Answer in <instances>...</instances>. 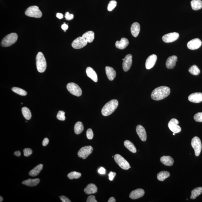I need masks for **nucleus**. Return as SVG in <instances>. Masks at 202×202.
Returning <instances> with one entry per match:
<instances>
[{"mask_svg": "<svg viewBox=\"0 0 202 202\" xmlns=\"http://www.w3.org/2000/svg\"><path fill=\"white\" fill-rule=\"evenodd\" d=\"M114 161L121 168L127 170L131 168L130 164L122 156L119 154H116L114 157Z\"/></svg>", "mask_w": 202, "mask_h": 202, "instance_id": "0eeeda50", "label": "nucleus"}, {"mask_svg": "<svg viewBox=\"0 0 202 202\" xmlns=\"http://www.w3.org/2000/svg\"><path fill=\"white\" fill-rule=\"evenodd\" d=\"M86 73L87 76L94 82L98 81V77L96 72L91 67H88L86 69Z\"/></svg>", "mask_w": 202, "mask_h": 202, "instance_id": "412c9836", "label": "nucleus"}, {"mask_svg": "<svg viewBox=\"0 0 202 202\" xmlns=\"http://www.w3.org/2000/svg\"><path fill=\"white\" fill-rule=\"evenodd\" d=\"M157 57L155 54L150 55L148 58L145 63L146 69H150L154 66L157 61Z\"/></svg>", "mask_w": 202, "mask_h": 202, "instance_id": "2eb2a0df", "label": "nucleus"}, {"mask_svg": "<svg viewBox=\"0 0 202 202\" xmlns=\"http://www.w3.org/2000/svg\"><path fill=\"white\" fill-rule=\"evenodd\" d=\"M160 161L163 164L168 166H172L174 162L173 159L169 156H162L160 158Z\"/></svg>", "mask_w": 202, "mask_h": 202, "instance_id": "4be33fe9", "label": "nucleus"}, {"mask_svg": "<svg viewBox=\"0 0 202 202\" xmlns=\"http://www.w3.org/2000/svg\"><path fill=\"white\" fill-rule=\"evenodd\" d=\"M61 200L63 202H71V201L68 198L64 196H59Z\"/></svg>", "mask_w": 202, "mask_h": 202, "instance_id": "49530a36", "label": "nucleus"}, {"mask_svg": "<svg viewBox=\"0 0 202 202\" xmlns=\"http://www.w3.org/2000/svg\"><path fill=\"white\" fill-rule=\"evenodd\" d=\"M132 64V56L130 54L126 55L124 58L122 63L123 69L125 72H127L130 69Z\"/></svg>", "mask_w": 202, "mask_h": 202, "instance_id": "ddd939ff", "label": "nucleus"}, {"mask_svg": "<svg viewBox=\"0 0 202 202\" xmlns=\"http://www.w3.org/2000/svg\"><path fill=\"white\" fill-rule=\"evenodd\" d=\"M93 150V149L91 146L83 147L78 152V156L83 159H85L92 153Z\"/></svg>", "mask_w": 202, "mask_h": 202, "instance_id": "1a4fd4ad", "label": "nucleus"}, {"mask_svg": "<svg viewBox=\"0 0 202 202\" xmlns=\"http://www.w3.org/2000/svg\"><path fill=\"white\" fill-rule=\"evenodd\" d=\"M136 132L141 141H145L147 139V134L145 128L141 125H138L136 129Z\"/></svg>", "mask_w": 202, "mask_h": 202, "instance_id": "f3484780", "label": "nucleus"}, {"mask_svg": "<svg viewBox=\"0 0 202 202\" xmlns=\"http://www.w3.org/2000/svg\"><path fill=\"white\" fill-rule=\"evenodd\" d=\"M40 182V179H30L27 180H24L22 182V184L27 186L33 187L37 185Z\"/></svg>", "mask_w": 202, "mask_h": 202, "instance_id": "a878e982", "label": "nucleus"}, {"mask_svg": "<svg viewBox=\"0 0 202 202\" xmlns=\"http://www.w3.org/2000/svg\"><path fill=\"white\" fill-rule=\"evenodd\" d=\"M179 35L176 32H173L164 35L163 36L162 40L165 43L173 42L178 39Z\"/></svg>", "mask_w": 202, "mask_h": 202, "instance_id": "f8f14e48", "label": "nucleus"}, {"mask_svg": "<svg viewBox=\"0 0 202 202\" xmlns=\"http://www.w3.org/2000/svg\"><path fill=\"white\" fill-rule=\"evenodd\" d=\"M88 42L82 37H79L73 42L72 46L74 49H81L85 47Z\"/></svg>", "mask_w": 202, "mask_h": 202, "instance_id": "9b49d317", "label": "nucleus"}, {"mask_svg": "<svg viewBox=\"0 0 202 202\" xmlns=\"http://www.w3.org/2000/svg\"><path fill=\"white\" fill-rule=\"evenodd\" d=\"M24 156L26 157H29L32 153V150L30 148H25L23 150Z\"/></svg>", "mask_w": 202, "mask_h": 202, "instance_id": "a19ab883", "label": "nucleus"}, {"mask_svg": "<svg viewBox=\"0 0 202 202\" xmlns=\"http://www.w3.org/2000/svg\"><path fill=\"white\" fill-rule=\"evenodd\" d=\"M43 167L42 164H39L29 172V175L32 177L37 176L42 169Z\"/></svg>", "mask_w": 202, "mask_h": 202, "instance_id": "cd10ccee", "label": "nucleus"}, {"mask_svg": "<svg viewBox=\"0 0 202 202\" xmlns=\"http://www.w3.org/2000/svg\"><path fill=\"white\" fill-rule=\"evenodd\" d=\"M192 9L194 10H199L202 8V1L201 0H192L191 2Z\"/></svg>", "mask_w": 202, "mask_h": 202, "instance_id": "c85d7f7f", "label": "nucleus"}, {"mask_svg": "<svg viewBox=\"0 0 202 202\" xmlns=\"http://www.w3.org/2000/svg\"><path fill=\"white\" fill-rule=\"evenodd\" d=\"M124 145L128 150L133 153H136L137 152L136 148L134 144L130 141L126 140L124 142Z\"/></svg>", "mask_w": 202, "mask_h": 202, "instance_id": "c756f323", "label": "nucleus"}, {"mask_svg": "<svg viewBox=\"0 0 202 202\" xmlns=\"http://www.w3.org/2000/svg\"><path fill=\"white\" fill-rule=\"evenodd\" d=\"M65 18L66 20H70L73 19L74 18V15L73 14H70L69 12H67L65 13Z\"/></svg>", "mask_w": 202, "mask_h": 202, "instance_id": "37998d69", "label": "nucleus"}, {"mask_svg": "<svg viewBox=\"0 0 202 202\" xmlns=\"http://www.w3.org/2000/svg\"><path fill=\"white\" fill-rule=\"evenodd\" d=\"M84 129L83 124L81 122H77L74 126V131L75 134H79L83 131Z\"/></svg>", "mask_w": 202, "mask_h": 202, "instance_id": "473e14b6", "label": "nucleus"}, {"mask_svg": "<svg viewBox=\"0 0 202 202\" xmlns=\"http://www.w3.org/2000/svg\"><path fill=\"white\" fill-rule=\"evenodd\" d=\"M56 17L57 18L59 19H61L63 18V15L62 13H57L56 14Z\"/></svg>", "mask_w": 202, "mask_h": 202, "instance_id": "3c124183", "label": "nucleus"}, {"mask_svg": "<svg viewBox=\"0 0 202 202\" xmlns=\"http://www.w3.org/2000/svg\"><path fill=\"white\" fill-rule=\"evenodd\" d=\"M88 43L93 42L94 39V33L92 31L87 32L83 34L82 36Z\"/></svg>", "mask_w": 202, "mask_h": 202, "instance_id": "bb28decb", "label": "nucleus"}, {"mask_svg": "<svg viewBox=\"0 0 202 202\" xmlns=\"http://www.w3.org/2000/svg\"><path fill=\"white\" fill-rule=\"evenodd\" d=\"M145 194V191L142 189H137L134 191H132L130 194L129 196L131 199L133 200H136L142 197Z\"/></svg>", "mask_w": 202, "mask_h": 202, "instance_id": "a211bd4d", "label": "nucleus"}, {"mask_svg": "<svg viewBox=\"0 0 202 202\" xmlns=\"http://www.w3.org/2000/svg\"><path fill=\"white\" fill-rule=\"evenodd\" d=\"M188 100L194 103H200L202 102V93H195L188 97Z\"/></svg>", "mask_w": 202, "mask_h": 202, "instance_id": "dca6fc26", "label": "nucleus"}, {"mask_svg": "<svg viewBox=\"0 0 202 202\" xmlns=\"http://www.w3.org/2000/svg\"><path fill=\"white\" fill-rule=\"evenodd\" d=\"M36 66L39 72H44L46 69L47 62L42 52H39L36 56Z\"/></svg>", "mask_w": 202, "mask_h": 202, "instance_id": "7ed1b4c3", "label": "nucleus"}, {"mask_svg": "<svg viewBox=\"0 0 202 202\" xmlns=\"http://www.w3.org/2000/svg\"><path fill=\"white\" fill-rule=\"evenodd\" d=\"M98 172L101 174H106V170L104 168L100 167L98 170Z\"/></svg>", "mask_w": 202, "mask_h": 202, "instance_id": "de8ad7c7", "label": "nucleus"}, {"mask_svg": "<svg viewBox=\"0 0 202 202\" xmlns=\"http://www.w3.org/2000/svg\"><path fill=\"white\" fill-rule=\"evenodd\" d=\"M22 112L23 115L25 119L29 120L32 117V114L30 110L26 107L22 108Z\"/></svg>", "mask_w": 202, "mask_h": 202, "instance_id": "72a5a7b5", "label": "nucleus"}, {"mask_svg": "<svg viewBox=\"0 0 202 202\" xmlns=\"http://www.w3.org/2000/svg\"><path fill=\"white\" fill-rule=\"evenodd\" d=\"M25 15L29 17L40 18L42 16V13L39 8L38 6H32L29 7L25 11Z\"/></svg>", "mask_w": 202, "mask_h": 202, "instance_id": "39448f33", "label": "nucleus"}, {"mask_svg": "<svg viewBox=\"0 0 202 202\" xmlns=\"http://www.w3.org/2000/svg\"><path fill=\"white\" fill-rule=\"evenodd\" d=\"M141 27L140 24L137 22H134L132 25L131 28V32L132 35L134 37H137L140 32Z\"/></svg>", "mask_w": 202, "mask_h": 202, "instance_id": "b1692460", "label": "nucleus"}, {"mask_svg": "<svg viewBox=\"0 0 202 202\" xmlns=\"http://www.w3.org/2000/svg\"><path fill=\"white\" fill-rule=\"evenodd\" d=\"M61 28L62 29L64 30V32H66V30L68 29V25H66L65 23H64V24H63V25H62Z\"/></svg>", "mask_w": 202, "mask_h": 202, "instance_id": "8fccbe9b", "label": "nucleus"}, {"mask_svg": "<svg viewBox=\"0 0 202 202\" xmlns=\"http://www.w3.org/2000/svg\"><path fill=\"white\" fill-rule=\"evenodd\" d=\"M87 202H97V201L95 200V196L94 195H90L88 198Z\"/></svg>", "mask_w": 202, "mask_h": 202, "instance_id": "c03bdc74", "label": "nucleus"}, {"mask_svg": "<svg viewBox=\"0 0 202 202\" xmlns=\"http://www.w3.org/2000/svg\"><path fill=\"white\" fill-rule=\"evenodd\" d=\"M179 121L177 119L173 118L168 122V127L173 133L176 134L180 133L181 131V128L179 126Z\"/></svg>", "mask_w": 202, "mask_h": 202, "instance_id": "9d476101", "label": "nucleus"}, {"mask_svg": "<svg viewBox=\"0 0 202 202\" xmlns=\"http://www.w3.org/2000/svg\"><path fill=\"white\" fill-rule=\"evenodd\" d=\"M118 106L117 100L113 99L109 101L102 108V114L104 116H108L114 112Z\"/></svg>", "mask_w": 202, "mask_h": 202, "instance_id": "f03ea898", "label": "nucleus"}, {"mask_svg": "<svg viewBox=\"0 0 202 202\" xmlns=\"http://www.w3.org/2000/svg\"><path fill=\"white\" fill-rule=\"evenodd\" d=\"M96 185L93 184H88L84 190V192L88 195L96 193L97 191Z\"/></svg>", "mask_w": 202, "mask_h": 202, "instance_id": "393cba45", "label": "nucleus"}, {"mask_svg": "<svg viewBox=\"0 0 202 202\" xmlns=\"http://www.w3.org/2000/svg\"><path fill=\"white\" fill-rule=\"evenodd\" d=\"M129 41L127 39L123 37L120 41H117L115 43V46L117 48L121 49H124L129 44Z\"/></svg>", "mask_w": 202, "mask_h": 202, "instance_id": "aec40b11", "label": "nucleus"}, {"mask_svg": "<svg viewBox=\"0 0 202 202\" xmlns=\"http://www.w3.org/2000/svg\"><path fill=\"white\" fill-rule=\"evenodd\" d=\"M117 2L114 0H112L109 2L107 6V9L109 11H111L114 9L115 7L117 6Z\"/></svg>", "mask_w": 202, "mask_h": 202, "instance_id": "4c0bfd02", "label": "nucleus"}, {"mask_svg": "<svg viewBox=\"0 0 202 202\" xmlns=\"http://www.w3.org/2000/svg\"><path fill=\"white\" fill-rule=\"evenodd\" d=\"M81 176V174L79 172H72L69 174L67 175V177L70 179L72 180L73 179H78Z\"/></svg>", "mask_w": 202, "mask_h": 202, "instance_id": "e433bc0d", "label": "nucleus"}, {"mask_svg": "<svg viewBox=\"0 0 202 202\" xmlns=\"http://www.w3.org/2000/svg\"><path fill=\"white\" fill-rule=\"evenodd\" d=\"M0 199H1V200H0V202H2L3 200V198L2 197V196H0Z\"/></svg>", "mask_w": 202, "mask_h": 202, "instance_id": "5fc2aeb1", "label": "nucleus"}, {"mask_svg": "<svg viewBox=\"0 0 202 202\" xmlns=\"http://www.w3.org/2000/svg\"><path fill=\"white\" fill-rule=\"evenodd\" d=\"M105 71L106 75L109 80L111 81L114 80L116 76V72L114 69L109 66H106Z\"/></svg>", "mask_w": 202, "mask_h": 202, "instance_id": "5701e85b", "label": "nucleus"}, {"mask_svg": "<svg viewBox=\"0 0 202 202\" xmlns=\"http://www.w3.org/2000/svg\"><path fill=\"white\" fill-rule=\"evenodd\" d=\"M170 89L166 86L157 88L152 93V99L155 100H160L165 99L170 93Z\"/></svg>", "mask_w": 202, "mask_h": 202, "instance_id": "f257e3e1", "label": "nucleus"}, {"mask_svg": "<svg viewBox=\"0 0 202 202\" xmlns=\"http://www.w3.org/2000/svg\"><path fill=\"white\" fill-rule=\"evenodd\" d=\"M57 118L59 120L62 121L65 120L66 119L65 112L64 111H62V110L59 111L57 115Z\"/></svg>", "mask_w": 202, "mask_h": 202, "instance_id": "58836bf2", "label": "nucleus"}, {"mask_svg": "<svg viewBox=\"0 0 202 202\" xmlns=\"http://www.w3.org/2000/svg\"><path fill=\"white\" fill-rule=\"evenodd\" d=\"M116 175V173L115 172H110V173L109 174L108 176L109 177V179L110 181H112L114 178V177Z\"/></svg>", "mask_w": 202, "mask_h": 202, "instance_id": "a18cd8bd", "label": "nucleus"}, {"mask_svg": "<svg viewBox=\"0 0 202 202\" xmlns=\"http://www.w3.org/2000/svg\"><path fill=\"white\" fill-rule=\"evenodd\" d=\"M202 193V187H199L195 188L191 191V199H195Z\"/></svg>", "mask_w": 202, "mask_h": 202, "instance_id": "7c9ffc66", "label": "nucleus"}, {"mask_svg": "<svg viewBox=\"0 0 202 202\" xmlns=\"http://www.w3.org/2000/svg\"><path fill=\"white\" fill-rule=\"evenodd\" d=\"M177 61V57L176 56H172L168 57L166 61V66L168 69H172L174 68Z\"/></svg>", "mask_w": 202, "mask_h": 202, "instance_id": "6ab92c4d", "label": "nucleus"}, {"mask_svg": "<svg viewBox=\"0 0 202 202\" xmlns=\"http://www.w3.org/2000/svg\"><path fill=\"white\" fill-rule=\"evenodd\" d=\"M14 154L17 157H20L21 155V153L20 151H17L15 152Z\"/></svg>", "mask_w": 202, "mask_h": 202, "instance_id": "603ef678", "label": "nucleus"}, {"mask_svg": "<svg viewBox=\"0 0 202 202\" xmlns=\"http://www.w3.org/2000/svg\"><path fill=\"white\" fill-rule=\"evenodd\" d=\"M191 144L194 150L195 156L198 157L202 150V143L200 138L197 136L193 137L191 141Z\"/></svg>", "mask_w": 202, "mask_h": 202, "instance_id": "423d86ee", "label": "nucleus"}, {"mask_svg": "<svg viewBox=\"0 0 202 202\" xmlns=\"http://www.w3.org/2000/svg\"><path fill=\"white\" fill-rule=\"evenodd\" d=\"M189 72L192 75H198L200 73V71L197 66L194 65L189 69Z\"/></svg>", "mask_w": 202, "mask_h": 202, "instance_id": "c9c22d12", "label": "nucleus"}, {"mask_svg": "<svg viewBox=\"0 0 202 202\" xmlns=\"http://www.w3.org/2000/svg\"><path fill=\"white\" fill-rule=\"evenodd\" d=\"M116 200L114 197H112L110 198L109 200L108 201V202H115Z\"/></svg>", "mask_w": 202, "mask_h": 202, "instance_id": "864d4df0", "label": "nucleus"}, {"mask_svg": "<svg viewBox=\"0 0 202 202\" xmlns=\"http://www.w3.org/2000/svg\"><path fill=\"white\" fill-rule=\"evenodd\" d=\"M202 45V42L198 38H195L189 42L187 44V47L189 49L195 50L198 49Z\"/></svg>", "mask_w": 202, "mask_h": 202, "instance_id": "4468645a", "label": "nucleus"}, {"mask_svg": "<svg viewBox=\"0 0 202 202\" xmlns=\"http://www.w3.org/2000/svg\"><path fill=\"white\" fill-rule=\"evenodd\" d=\"M173 135L174 136L175 135V133H173Z\"/></svg>", "mask_w": 202, "mask_h": 202, "instance_id": "6e6d98bb", "label": "nucleus"}, {"mask_svg": "<svg viewBox=\"0 0 202 202\" xmlns=\"http://www.w3.org/2000/svg\"><path fill=\"white\" fill-rule=\"evenodd\" d=\"M18 39V35L17 33H12L8 35L2 40L1 45L2 47L10 46L16 42Z\"/></svg>", "mask_w": 202, "mask_h": 202, "instance_id": "20e7f679", "label": "nucleus"}, {"mask_svg": "<svg viewBox=\"0 0 202 202\" xmlns=\"http://www.w3.org/2000/svg\"><path fill=\"white\" fill-rule=\"evenodd\" d=\"M12 90L13 92L18 94V95H21V96H25L27 94L26 91L20 88L13 87L12 88Z\"/></svg>", "mask_w": 202, "mask_h": 202, "instance_id": "f704fd0d", "label": "nucleus"}, {"mask_svg": "<svg viewBox=\"0 0 202 202\" xmlns=\"http://www.w3.org/2000/svg\"><path fill=\"white\" fill-rule=\"evenodd\" d=\"M94 136L93 133L92 129H88L87 131V137L88 139L91 140L93 139Z\"/></svg>", "mask_w": 202, "mask_h": 202, "instance_id": "79ce46f5", "label": "nucleus"}, {"mask_svg": "<svg viewBox=\"0 0 202 202\" xmlns=\"http://www.w3.org/2000/svg\"><path fill=\"white\" fill-rule=\"evenodd\" d=\"M194 119L196 122H202V112H198L195 114Z\"/></svg>", "mask_w": 202, "mask_h": 202, "instance_id": "ea45409f", "label": "nucleus"}, {"mask_svg": "<svg viewBox=\"0 0 202 202\" xmlns=\"http://www.w3.org/2000/svg\"><path fill=\"white\" fill-rule=\"evenodd\" d=\"M67 88L71 94L75 96L79 97L82 95V90L76 83H68L67 85Z\"/></svg>", "mask_w": 202, "mask_h": 202, "instance_id": "6e6552de", "label": "nucleus"}, {"mask_svg": "<svg viewBox=\"0 0 202 202\" xmlns=\"http://www.w3.org/2000/svg\"><path fill=\"white\" fill-rule=\"evenodd\" d=\"M170 176V173L167 171H162L158 174L157 179L159 181H163Z\"/></svg>", "mask_w": 202, "mask_h": 202, "instance_id": "2f4dec72", "label": "nucleus"}, {"mask_svg": "<svg viewBox=\"0 0 202 202\" xmlns=\"http://www.w3.org/2000/svg\"><path fill=\"white\" fill-rule=\"evenodd\" d=\"M49 140L48 138H44V140H43L42 142V145L43 146H45L48 145V143H49Z\"/></svg>", "mask_w": 202, "mask_h": 202, "instance_id": "09e8293b", "label": "nucleus"}]
</instances>
